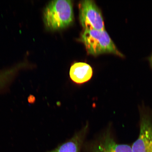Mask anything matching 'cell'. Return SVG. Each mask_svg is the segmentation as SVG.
<instances>
[{"label":"cell","mask_w":152,"mask_h":152,"mask_svg":"<svg viewBox=\"0 0 152 152\" xmlns=\"http://www.w3.org/2000/svg\"><path fill=\"white\" fill-rule=\"evenodd\" d=\"M91 66L84 62H76L72 65L69 71L70 77L72 81L78 84L88 81L93 75Z\"/></svg>","instance_id":"8992f818"},{"label":"cell","mask_w":152,"mask_h":152,"mask_svg":"<svg viewBox=\"0 0 152 152\" xmlns=\"http://www.w3.org/2000/svg\"><path fill=\"white\" fill-rule=\"evenodd\" d=\"M132 147L133 152H152V121L148 113L140 115L139 136Z\"/></svg>","instance_id":"277c9868"},{"label":"cell","mask_w":152,"mask_h":152,"mask_svg":"<svg viewBox=\"0 0 152 152\" xmlns=\"http://www.w3.org/2000/svg\"><path fill=\"white\" fill-rule=\"evenodd\" d=\"M87 127L77 133L71 139L48 152H80Z\"/></svg>","instance_id":"52a82bcc"},{"label":"cell","mask_w":152,"mask_h":152,"mask_svg":"<svg viewBox=\"0 0 152 152\" xmlns=\"http://www.w3.org/2000/svg\"><path fill=\"white\" fill-rule=\"evenodd\" d=\"M79 7L80 21L84 30H105L101 11L94 1H81Z\"/></svg>","instance_id":"3957f363"},{"label":"cell","mask_w":152,"mask_h":152,"mask_svg":"<svg viewBox=\"0 0 152 152\" xmlns=\"http://www.w3.org/2000/svg\"><path fill=\"white\" fill-rule=\"evenodd\" d=\"M91 152H133L130 146L117 143L110 134H107L93 146Z\"/></svg>","instance_id":"5b68a950"},{"label":"cell","mask_w":152,"mask_h":152,"mask_svg":"<svg viewBox=\"0 0 152 152\" xmlns=\"http://www.w3.org/2000/svg\"><path fill=\"white\" fill-rule=\"evenodd\" d=\"M87 53L94 56L110 53L124 58L106 30H84L80 39Z\"/></svg>","instance_id":"7a4b0ae2"},{"label":"cell","mask_w":152,"mask_h":152,"mask_svg":"<svg viewBox=\"0 0 152 152\" xmlns=\"http://www.w3.org/2000/svg\"><path fill=\"white\" fill-rule=\"evenodd\" d=\"M73 5L70 0H55L47 5L43 12L45 27L50 31L64 29L73 23Z\"/></svg>","instance_id":"6da1fadb"},{"label":"cell","mask_w":152,"mask_h":152,"mask_svg":"<svg viewBox=\"0 0 152 152\" xmlns=\"http://www.w3.org/2000/svg\"><path fill=\"white\" fill-rule=\"evenodd\" d=\"M148 59H149V60L150 65H151L152 68V54L151 55V56L149 57Z\"/></svg>","instance_id":"ba28073f"}]
</instances>
